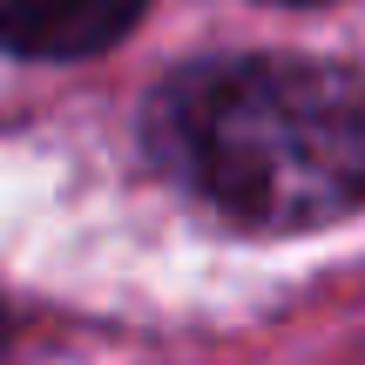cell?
Here are the masks:
<instances>
[{
    "label": "cell",
    "mask_w": 365,
    "mask_h": 365,
    "mask_svg": "<svg viewBox=\"0 0 365 365\" xmlns=\"http://www.w3.org/2000/svg\"><path fill=\"white\" fill-rule=\"evenodd\" d=\"M149 0H0V48L34 61L102 54L143 21Z\"/></svg>",
    "instance_id": "7a4b0ae2"
},
{
    "label": "cell",
    "mask_w": 365,
    "mask_h": 365,
    "mask_svg": "<svg viewBox=\"0 0 365 365\" xmlns=\"http://www.w3.org/2000/svg\"><path fill=\"white\" fill-rule=\"evenodd\" d=\"M0 339H7V325H0Z\"/></svg>",
    "instance_id": "3957f363"
},
{
    "label": "cell",
    "mask_w": 365,
    "mask_h": 365,
    "mask_svg": "<svg viewBox=\"0 0 365 365\" xmlns=\"http://www.w3.org/2000/svg\"><path fill=\"white\" fill-rule=\"evenodd\" d=\"M149 156L244 230H325L365 210V81L291 54L190 61L149 95Z\"/></svg>",
    "instance_id": "6da1fadb"
},
{
    "label": "cell",
    "mask_w": 365,
    "mask_h": 365,
    "mask_svg": "<svg viewBox=\"0 0 365 365\" xmlns=\"http://www.w3.org/2000/svg\"><path fill=\"white\" fill-rule=\"evenodd\" d=\"M291 7H304V0H291Z\"/></svg>",
    "instance_id": "277c9868"
}]
</instances>
